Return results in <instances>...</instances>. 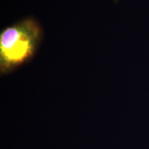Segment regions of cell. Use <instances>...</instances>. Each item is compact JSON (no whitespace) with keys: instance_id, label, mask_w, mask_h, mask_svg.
<instances>
[{"instance_id":"1","label":"cell","mask_w":149,"mask_h":149,"mask_svg":"<svg viewBox=\"0 0 149 149\" xmlns=\"http://www.w3.org/2000/svg\"><path fill=\"white\" fill-rule=\"evenodd\" d=\"M44 38V30L33 16L5 27L0 33V75L12 74L32 60Z\"/></svg>"}]
</instances>
